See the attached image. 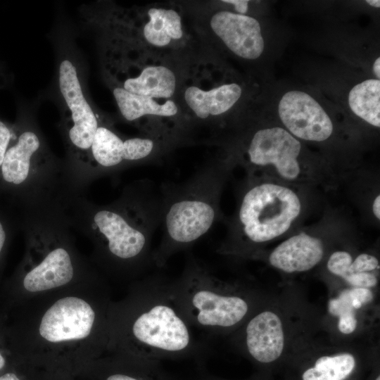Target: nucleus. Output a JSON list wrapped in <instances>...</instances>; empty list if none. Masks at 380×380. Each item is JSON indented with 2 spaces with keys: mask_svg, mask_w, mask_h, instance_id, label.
<instances>
[{
  "mask_svg": "<svg viewBox=\"0 0 380 380\" xmlns=\"http://www.w3.org/2000/svg\"><path fill=\"white\" fill-rule=\"evenodd\" d=\"M113 94L122 117L129 122L146 116L174 118L179 113L178 106L171 99L159 103L154 99L129 93L122 87H115Z\"/></svg>",
  "mask_w": 380,
  "mask_h": 380,
  "instance_id": "obj_17",
  "label": "nucleus"
},
{
  "mask_svg": "<svg viewBox=\"0 0 380 380\" xmlns=\"http://www.w3.org/2000/svg\"><path fill=\"white\" fill-rule=\"evenodd\" d=\"M301 210L298 194L287 184L249 175L229 223L228 242L258 244L273 240L289 230Z\"/></svg>",
  "mask_w": 380,
  "mask_h": 380,
  "instance_id": "obj_5",
  "label": "nucleus"
},
{
  "mask_svg": "<svg viewBox=\"0 0 380 380\" xmlns=\"http://www.w3.org/2000/svg\"><path fill=\"white\" fill-rule=\"evenodd\" d=\"M357 327V319L355 312L347 313L338 317V328L345 334H348L355 331Z\"/></svg>",
  "mask_w": 380,
  "mask_h": 380,
  "instance_id": "obj_23",
  "label": "nucleus"
},
{
  "mask_svg": "<svg viewBox=\"0 0 380 380\" xmlns=\"http://www.w3.org/2000/svg\"><path fill=\"white\" fill-rule=\"evenodd\" d=\"M72 276L73 267L68 253L63 248H57L25 275L23 284L29 291H44L67 284Z\"/></svg>",
  "mask_w": 380,
  "mask_h": 380,
  "instance_id": "obj_15",
  "label": "nucleus"
},
{
  "mask_svg": "<svg viewBox=\"0 0 380 380\" xmlns=\"http://www.w3.org/2000/svg\"><path fill=\"white\" fill-rule=\"evenodd\" d=\"M170 289L191 327L208 335L239 325L250 309L246 298L228 289L194 256L188 257L181 275L170 281Z\"/></svg>",
  "mask_w": 380,
  "mask_h": 380,
  "instance_id": "obj_4",
  "label": "nucleus"
},
{
  "mask_svg": "<svg viewBox=\"0 0 380 380\" xmlns=\"http://www.w3.org/2000/svg\"><path fill=\"white\" fill-rule=\"evenodd\" d=\"M40 142L32 132L22 133L18 142L8 148L1 165L2 176L7 182L23 183L28 177L32 155L39 149Z\"/></svg>",
  "mask_w": 380,
  "mask_h": 380,
  "instance_id": "obj_18",
  "label": "nucleus"
},
{
  "mask_svg": "<svg viewBox=\"0 0 380 380\" xmlns=\"http://www.w3.org/2000/svg\"><path fill=\"white\" fill-rule=\"evenodd\" d=\"M5 239H6V234H5L4 227H3L2 224H1V223L0 222V252L1 251V248H2L3 246H4Z\"/></svg>",
  "mask_w": 380,
  "mask_h": 380,
  "instance_id": "obj_28",
  "label": "nucleus"
},
{
  "mask_svg": "<svg viewBox=\"0 0 380 380\" xmlns=\"http://www.w3.org/2000/svg\"><path fill=\"white\" fill-rule=\"evenodd\" d=\"M241 86L236 82L224 83L204 89L188 85L183 91L186 106L200 122H208L227 113L242 96Z\"/></svg>",
  "mask_w": 380,
  "mask_h": 380,
  "instance_id": "obj_12",
  "label": "nucleus"
},
{
  "mask_svg": "<svg viewBox=\"0 0 380 380\" xmlns=\"http://www.w3.org/2000/svg\"><path fill=\"white\" fill-rule=\"evenodd\" d=\"M146 14L141 35L151 47L167 49L178 44L184 38V24L179 10L155 6L148 8Z\"/></svg>",
  "mask_w": 380,
  "mask_h": 380,
  "instance_id": "obj_14",
  "label": "nucleus"
},
{
  "mask_svg": "<svg viewBox=\"0 0 380 380\" xmlns=\"http://www.w3.org/2000/svg\"><path fill=\"white\" fill-rule=\"evenodd\" d=\"M175 72L162 63H151L143 67L138 75L123 82V89L132 94L152 99H170L177 89Z\"/></svg>",
  "mask_w": 380,
  "mask_h": 380,
  "instance_id": "obj_16",
  "label": "nucleus"
},
{
  "mask_svg": "<svg viewBox=\"0 0 380 380\" xmlns=\"http://www.w3.org/2000/svg\"><path fill=\"white\" fill-rule=\"evenodd\" d=\"M355 359L350 353L322 356L303 374V380H345L353 371Z\"/></svg>",
  "mask_w": 380,
  "mask_h": 380,
  "instance_id": "obj_21",
  "label": "nucleus"
},
{
  "mask_svg": "<svg viewBox=\"0 0 380 380\" xmlns=\"http://www.w3.org/2000/svg\"><path fill=\"white\" fill-rule=\"evenodd\" d=\"M162 213L160 191L144 181L119 201L98 209L93 222L111 256L145 267L153 264L151 241Z\"/></svg>",
  "mask_w": 380,
  "mask_h": 380,
  "instance_id": "obj_3",
  "label": "nucleus"
},
{
  "mask_svg": "<svg viewBox=\"0 0 380 380\" xmlns=\"http://www.w3.org/2000/svg\"><path fill=\"white\" fill-rule=\"evenodd\" d=\"M59 87L72 113L74 125L69 131L70 139L77 148L89 149L99 127L98 121L84 96L76 68L69 60L60 65Z\"/></svg>",
  "mask_w": 380,
  "mask_h": 380,
  "instance_id": "obj_10",
  "label": "nucleus"
},
{
  "mask_svg": "<svg viewBox=\"0 0 380 380\" xmlns=\"http://www.w3.org/2000/svg\"><path fill=\"white\" fill-rule=\"evenodd\" d=\"M123 141L106 127H99L91 148L93 157L99 166L107 170L123 166Z\"/></svg>",
  "mask_w": 380,
  "mask_h": 380,
  "instance_id": "obj_20",
  "label": "nucleus"
},
{
  "mask_svg": "<svg viewBox=\"0 0 380 380\" xmlns=\"http://www.w3.org/2000/svg\"><path fill=\"white\" fill-rule=\"evenodd\" d=\"M11 139V132L8 127L0 120V166H1L5 153Z\"/></svg>",
  "mask_w": 380,
  "mask_h": 380,
  "instance_id": "obj_24",
  "label": "nucleus"
},
{
  "mask_svg": "<svg viewBox=\"0 0 380 380\" xmlns=\"http://www.w3.org/2000/svg\"><path fill=\"white\" fill-rule=\"evenodd\" d=\"M373 72L377 80L380 78V58H376L373 64Z\"/></svg>",
  "mask_w": 380,
  "mask_h": 380,
  "instance_id": "obj_27",
  "label": "nucleus"
},
{
  "mask_svg": "<svg viewBox=\"0 0 380 380\" xmlns=\"http://www.w3.org/2000/svg\"><path fill=\"white\" fill-rule=\"evenodd\" d=\"M348 106L358 118L375 127H380V80L368 79L349 91Z\"/></svg>",
  "mask_w": 380,
  "mask_h": 380,
  "instance_id": "obj_19",
  "label": "nucleus"
},
{
  "mask_svg": "<svg viewBox=\"0 0 380 380\" xmlns=\"http://www.w3.org/2000/svg\"><path fill=\"white\" fill-rule=\"evenodd\" d=\"M209 27L224 45L239 58L255 60L264 51L260 24L255 18L221 10L211 15Z\"/></svg>",
  "mask_w": 380,
  "mask_h": 380,
  "instance_id": "obj_9",
  "label": "nucleus"
},
{
  "mask_svg": "<svg viewBox=\"0 0 380 380\" xmlns=\"http://www.w3.org/2000/svg\"><path fill=\"white\" fill-rule=\"evenodd\" d=\"M232 160L207 163L182 184L167 183L160 189L163 201V235L152 260L164 267L175 254L202 238L221 217L219 201Z\"/></svg>",
  "mask_w": 380,
  "mask_h": 380,
  "instance_id": "obj_1",
  "label": "nucleus"
},
{
  "mask_svg": "<svg viewBox=\"0 0 380 380\" xmlns=\"http://www.w3.org/2000/svg\"><path fill=\"white\" fill-rule=\"evenodd\" d=\"M323 255L322 240L305 232H300L279 244L270 253L269 262L284 272H302L316 266Z\"/></svg>",
  "mask_w": 380,
  "mask_h": 380,
  "instance_id": "obj_13",
  "label": "nucleus"
},
{
  "mask_svg": "<svg viewBox=\"0 0 380 380\" xmlns=\"http://www.w3.org/2000/svg\"><path fill=\"white\" fill-rule=\"evenodd\" d=\"M0 380H19V379L12 373H7L0 376Z\"/></svg>",
  "mask_w": 380,
  "mask_h": 380,
  "instance_id": "obj_29",
  "label": "nucleus"
},
{
  "mask_svg": "<svg viewBox=\"0 0 380 380\" xmlns=\"http://www.w3.org/2000/svg\"><path fill=\"white\" fill-rule=\"evenodd\" d=\"M375 380H380V377L378 376Z\"/></svg>",
  "mask_w": 380,
  "mask_h": 380,
  "instance_id": "obj_32",
  "label": "nucleus"
},
{
  "mask_svg": "<svg viewBox=\"0 0 380 380\" xmlns=\"http://www.w3.org/2000/svg\"><path fill=\"white\" fill-rule=\"evenodd\" d=\"M4 364H5V360L0 353V369L4 367Z\"/></svg>",
  "mask_w": 380,
  "mask_h": 380,
  "instance_id": "obj_31",
  "label": "nucleus"
},
{
  "mask_svg": "<svg viewBox=\"0 0 380 380\" xmlns=\"http://www.w3.org/2000/svg\"><path fill=\"white\" fill-rule=\"evenodd\" d=\"M239 159L248 175L269 176L283 184L310 181L313 172L303 157V146L284 127L274 126L255 130L244 142Z\"/></svg>",
  "mask_w": 380,
  "mask_h": 380,
  "instance_id": "obj_6",
  "label": "nucleus"
},
{
  "mask_svg": "<svg viewBox=\"0 0 380 380\" xmlns=\"http://www.w3.org/2000/svg\"><path fill=\"white\" fill-rule=\"evenodd\" d=\"M129 327L132 350L139 358H200L208 349L177 305L170 281L160 275L149 277L141 286Z\"/></svg>",
  "mask_w": 380,
  "mask_h": 380,
  "instance_id": "obj_2",
  "label": "nucleus"
},
{
  "mask_svg": "<svg viewBox=\"0 0 380 380\" xmlns=\"http://www.w3.org/2000/svg\"><path fill=\"white\" fill-rule=\"evenodd\" d=\"M277 111L284 128L298 140L323 142L333 134L331 118L317 100L305 91H286L279 101Z\"/></svg>",
  "mask_w": 380,
  "mask_h": 380,
  "instance_id": "obj_7",
  "label": "nucleus"
},
{
  "mask_svg": "<svg viewBox=\"0 0 380 380\" xmlns=\"http://www.w3.org/2000/svg\"><path fill=\"white\" fill-rule=\"evenodd\" d=\"M244 344L256 361L269 363L277 360L284 347V334L279 316L263 311L252 317L244 329Z\"/></svg>",
  "mask_w": 380,
  "mask_h": 380,
  "instance_id": "obj_11",
  "label": "nucleus"
},
{
  "mask_svg": "<svg viewBox=\"0 0 380 380\" xmlns=\"http://www.w3.org/2000/svg\"><path fill=\"white\" fill-rule=\"evenodd\" d=\"M366 3L369 6L375 8L380 7V1L379 0H367Z\"/></svg>",
  "mask_w": 380,
  "mask_h": 380,
  "instance_id": "obj_30",
  "label": "nucleus"
},
{
  "mask_svg": "<svg viewBox=\"0 0 380 380\" xmlns=\"http://www.w3.org/2000/svg\"><path fill=\"white\" fill-rule=\"evenodd\" d=\"M222 2L233 5L236 13L245 15L248 11L249 1L224 0L222 1Z\"/></svg>",
  "mask_w": 380,
  "mask_h": 380,
  "instance_id": "obj_25",
  "label": "nucleus"
},
{
  "mask_svg": "<svg viewBox=\"0 0 380 380\" xmlns=\"http://www.w3.org/2000/svg\"><path fill=\"white\" fill-rule=\"evenodd\" d=\"M94 319L95 312L86 301L76 297L63 298L43 316L39 333L51 342L82 339L89 335Z\"/></svg>",
  "mask_w": 380,
  "mask_h": 380,
  "instance_id": "obj_8",
  "label": "nucleus"
},
{
  "mask_svg": "<svg viewBox=\"0 0 380 380\" xmlns=\"http://www.w3.org/2000/svg\"><path fill=\"white\" fill-rule=\"evenodd\" d=\"M106 380H172L160 367L159 362L141 358L137 374L115 373Z\"/></svg>",
  "mask_w": 380,
  "mask_h": 380,
  "instance_id": "obj_22",
  "label": "nucleus"
},
{
  "mask_svg": "<svg viewBox=\"0 0 380 380\" xmlns=\"http://www.w3.org/2000/svg\"><path fill=\"white\" fill-rule=\"evenodd\" d=\"M372 211L375 217L379 220L380 219V196L375 197L372 203Z\"/></svg>",
  "mask_w": 380,
  "mask_h": 380,
  "instance_id": "obj_26",
  "label": "nucleus"
}]
</instances>
